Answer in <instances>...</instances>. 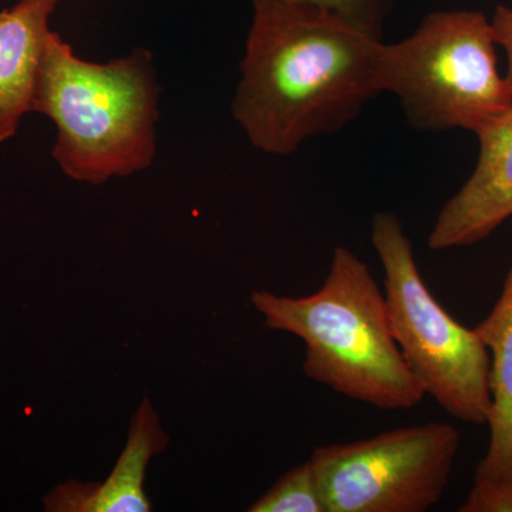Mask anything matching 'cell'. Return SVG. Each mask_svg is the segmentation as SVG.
<instances>
[{"instance_id":"3957f363","label":"cell","mask_w":512,"mask_h":512,"mask_svg":"<svg viewBox=\"0 0 512 512\" xmlns=\"http://www.w3.org/2000/svg\"><path fill=\"white\" fill-rule=\"evenodd\" d=\"M160 86L153 53L87 62L56 32L47 37L33 111L57 127L53 158L67 177L101 185L146 170L156 157Z\"/></svg>"},{"instance_id":"8fae6325","label":"cell","mask_w":512,"mask_h":512,"mask_svg":"<svg viewBox=\"0 0 512 512\" xmlns=\"http://www.w3.org/2000/svg\"><path fill=\"white\" fill-rule=\"evenodd\" d=\"M248 511L328 512L311 460L285 473Z\"/></svg>"},{"instance_id":"30bf717a","label":"cell","mask_w":512,"mask_h":512,"mask_svg":"<svg viewBox=\"0 0 512 512\" xmlns=\"http://www.w3.org/2000/svg\"><path fill=\"white\" fill-rule=\"evenodd\" d=\"M59 0H19L0 12V144L33 111L49 20Z\"/></svg>"},{"instance_id":"ba28073f","label":"cell","mask_w":512,"mask_h":512,"mask_svg":"<svg viewBox=\"0 0 512 512\" xmlns=\"http://www.w3.org/2000/svg\"><path fill=\"white\" fill-rule=\"evenodd\" d=\"M490 353V444L460 512H512V266L493 311L474 328Z\"/></svg>"},{"instance_id":"7c38bea8","label":"cell","mask_w":512,"mask_h":512,"mask_svg":"<svg viewBox=\"0 0 512 512\" xmlns=\"http://www.w3.org/2000/svg\"><path fill=\"white\" fill-rule=\"evenodd\" d=\"M336 13L376 39H383V28L399 0H301Z\"/></svg>"},{"instance_id":"9c48e42d","label":"cell","mask_w":512,"mask_h":512,"mask_svg":"<svg viewBox=\"0 0 512 512\" xmlns=\"http://www.w3.org/2000/svg\"><path fill=\"white\" fill-rule=\"evenodd\" d=\"M170 437L161 427L160 417L150 397L134 413L126 447L103 483L67 481L43 498L47 512H148L144 481L151 458L163 453Z\"/></svg>"},{"instance_id":"5b68a950","label":"cell","mask_w":512,"mask_h":512,"mask_svg":"<svg viewBox=\"0 0 512 512\" xmlns=\"http://www.w3.org/2000/svg\"><path fill=\"white\" fill-rule=\"evenodd\" d=\"M372 244L384 271L393 336L424 392L454 419L487 426L491 413L490 353L477 335L441 308L414 258L403 222L376 212Z\"/></svg>"},{"instance_id":"7a4b0ae2","label":"cell","mask_w":512,"mask_h":512,"mask_svg":"<svg viewBox=\"0 0 512 512\" xmlns=\"http://www.w3.org/2000/svg\"><path fill=\"white\" fill-rule=\"evenodd\" d=\"M251 303L269 329L305 343L303 372L313 382L382 410L414 409L426 397L394 339L384 292L349 248H335L312 295L256 291Z\"/></svg>"},{"instance_id":"52a82bcc","label":"cell","mask_w":512,"mask_h":512,"mask_svg":"<svg viewBox=\"0 0 512 512\" xmlns=\"http://www.w3.org/2000/svg\"><path fill=\"white\" fill-rule=\"evenodd\" d=\"M476 136V168L437 215L429 235L433 251L478 244L512 217V109Z\"/></svg>"},{"instance_id":"277c9868","label":"cell","mask_w":512,"mask_h":512,"mask_svg":"<svg viewBox=\"0 0 512 512\" xmlns=\"http://www.w3.org/2000/svg\"><path fill=\"white\" fill-rule=\"evenodd\" d=\"M491 20L478 10H437L402 42L384 45L383 92L414 130L480 133L512 109Z\"/></svg>"},{"instance_id":"4fadbf2b","label":"cell","mask_w":512,"mask_h":512,"mask_svg":"<svg viewBox=\"0 0 512 512\" xmlns=\"http://www.w3.org/2000/svg\"><path fill=\"white\" fill-rule=\"evenodd\" d=\"M491 26H493L495 43L503 47L507 55L508 66L505 77L512 86V9L503 5L497 6L491 19Z\"/></svg>"},{"instance_id":"6da1fadb","label":"cell","mask_w":512,"mask_h":512,"mask_svg":"<svg viewBox=\"0 0 512 512\" xmlns=\"http://www.w3.org/2000/svg\"><path fill=\"white\" fill-rule=\"evenodd\" d=\"M232 113L252 146L291 156L339 133L383 93L384 43L301 0H252Z\"/></svg>"},{"instance_id":"8992f818","label":"cell","mask_w":512,"mask_h":512,"mask_svg":"<svg viewBox=\"0 0 512 512\" xmlns=\"http://www.w3.org/2000/svg\"><path fill=\"white\" fill-rule=\"evenodd\" d=\"M460 444L456 427L427 423L318 447L309 460L328 512H426L446 493Z\"/></svg>"}]
</instances>
